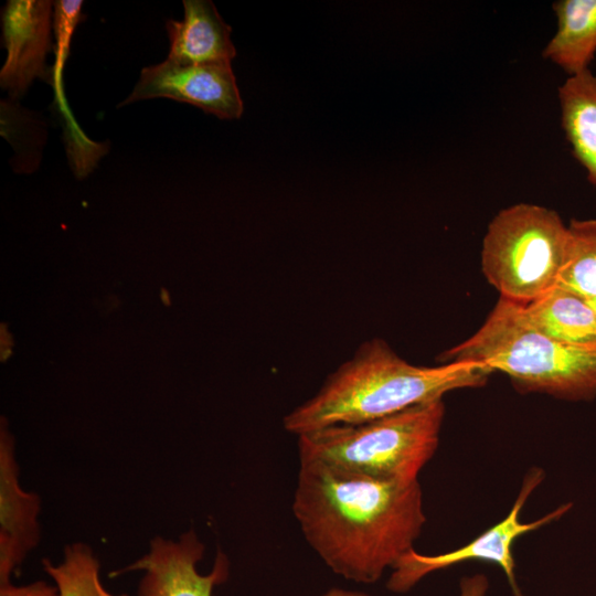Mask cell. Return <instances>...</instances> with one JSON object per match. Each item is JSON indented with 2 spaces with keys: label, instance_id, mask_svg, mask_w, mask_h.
<instances>
[{
  "label": "cell",
  "instance_id": "1",
  "mask_svg": "<svg viewBox=\"0 0 596 596\" xmlns=\"http://www.w3.org/2000/svg\"><path fill=\"white\" fill-rule=\"evenodd\" d=\"M292 513L322 562L360 584L377 582L426 523L419 481L401 483L299 462Z\"/></svg>",
  "mask_w": 596,
  "mask_h": 596
},
{
  "label": "cell",
  "instance_id": "2",
  "mask_svg": "<svg viewBox=\"0 0 596 596\" xmlns=\"http://www.w3.org/2000/svg\"><path fill=\"white\" fill-rule=\"evenodd\" d=\"M492 372L471 361L414 365L375 338L363 342L283 424L299 436L332 425L364 423L443 400L455 390L482 386Z\"/></svg>",
  "mask_w": 596,
  "mask_h": 596
},
{
  "label": "cell",
  "instance_id": "3",
  "mask_svg": "<svg viewBox=\"0 0 596 596\" xmlns=\"http://www.w3.org/2000/svg\"><path fill=\"white\" fill-rule=\"evenodd\" d=\"M445 362H480L524 392L579 401L596 395V348L566 344L535 330L520 305L499 298L482 326L443 354Z\"/></svg>",
  "mask_w": 596,
  "mask_h": 596
},
{
  "label": "cell",
  "instance_id": "4",
  "mask_svg": "<svg viewBox=\"0 0 596 596\" xmlns=\"http://www.w3.org/2000/svg\"><path fill=\"white\" fill-rule=\"evenodd\" d=\"M445 417L443 400L359 424L297 436L299 462L369 478L411 483L434 457Z\"/></svg>",
  "mask_w": 596,
  "mask_h": 596
},
{
  "label": "cell",
  "instance_id": "5",
  "mask_svg": "<svg viewBox=\"0 0 596 596\" xmlns=\"http://www.w3.org/2000/svg\"><path fill=\"white\" fill-rule=\"evenodd\" d=\"M568 245V224L549 207L517 203L489 223L481 269L501 298L528 305L557 285Z\"/></svg>",
  "mask_w": 596,
  "mask_h": 596
},
{
  "label": "cell",
  "instance_id": "6",
  "mask_svg": "<svg viewBox=\"0 0 596 596\" xmlns=\"http://www.w3.org/2000/svg\"><path fill=\"white\" fill-rule=\"evenodd\" d=\"M543 478L542 469H530L509 513L466 545L435 555L422 554L415 549L408 551L391 570L386 583L389 590L406 593L421 579L436 571L468 561H485L498 565L505 574L514 596H522L514 573L515 562L512 550L515 541L523 534L561 519L572 507V503H565L532 522H522L523 507Z\"/></svg>",
  "mask_w": 596,
  "mask_h": 596
},
{
  "label": "cell",
  "instance_id": "7",
  "mask_svg": "<svg viewBox=\"0 0 596 596\" xmlns=\"http://www.w3.org/2000/svg\"><path fill=\"white\" fill-rule=\"evenodd\" d=\"M205 546L190 529L177 540L155 536L141 557L114 571L109 576L142 572L137 596H212L230 576V561L220 549L207 574L198 571Z\"/></svg>",
  "mask_w": 596,
  "mask_h": 596
},
{
  "label": "cell",
  "instance_id": "8",
  "mask_svg": "<svg viewBox=\"0 0 596 596\" xmlns=\"http://www.w3.org/2000/svg\"><path fill=\"white\" fill-rule=\"evenodd\" d=\"M164 97L194 105L221 119H237L243 100L231 63L179 64L169 58L143 67L130 95L118 107Z\"/></svg>",
  "mask_w": 596,
  "mask_h": 596
},
{
  "label": "cell",
  "instance_id": "9",
  "mask_svg": "<svg viewBox=\"0 0 596 596\" xmlns=\"http://www.w3.org/2000/svg\"><path fill=\"white\" fill-rule=\"evenodd\" d=\"M54 2L9 0L2 9V42L7 58L0 71V86L10 98L22 97L35 78L49 82L46 55L52 42Z\"/></svg>",
  "mask_w": 596,
  "mask_h": 596
},
{
  "label": "cell",
  "instance_id": "10",
  "mask_svg": "<svg viewBox=\"0 0 596 596\" xmlns=\"http://www.w3.org/2000/svg\"><path fill=\"white\" fill-rule=\"evenodd\" d=\"M41 498L21 488L14 437L0 430V584L11 582L41 540Z\"/></svg>",
  "mask_w": 596,
  "mask_h": 596
},
{
  "label": "cell",
  "instance_id": "11",
  "mask_svg": "<svg viewBox=\"0 0 596 596\" xmlns=\"http://www.w3.org/2000/svg\"><path fill=\"white\" fill-rule=\"evenodd\" d=\"M184 18L168 20L169 60L179 64L231 63L236 50L231 26L210 0H184Z\"/></svg>",
  "mask_w": 596,
  "mask_h": 596
},
{
  "label": "cell",
  "instance_id": "12",
  "mask_svg": "<svg viewBox=\"0 0 596 596\" xmlns=\"http://www.w3.org/2000/svg\"><path fill=\"white\" fill-rule=\"evenodd\" d=\"M520 307L529 324L544 336L566 344L596 348V315L586 298L555 286Z\"/></svg>",
  "mask_w": 596,
  "mask_h": 596
},
{
  "label": "cell",
  "instance_id": "13",
  "mask_svg": "<svg viewBox=\"0 0 596 596\" xmlns=\"http://www.w3.org/2000/svg\"><path fill=\"white\" fill-rule=\"evenodd\" d=\"M552 7L557 28L543 57L567 76L590 70L596 55V0H560Z\"/></svg>",
  "mask_w": 596,
  "mask_h": 596
},
{
  "label": "cell",
  "instance_id": "14",
  "mask_svg": "<svg viewBox=\"0 0 596 596\" xmlns=\"http://www.w3.org/2000/svg\"><path fill=\"white\" fill-rule=\"evenodd\" d=\"M561 124L573 157L596 187V75L567 76L558 87Z\"/></svg>",
  "mask_w": 596,
  "mask_h": 596
},
{
  "label": "cell",
  "instance_id": "15",
  "mask_svg": "<svg viewBox=\"0 0 596 596\" xmlns=\"http://www.w3.org/2000/svg\"><path fill=\"white\" fill-rule=\"evenodd\" d=\"M42 566L56 586L58 596H129L113 594L105 588L99 576L100 563L86 543L65 545L58 564L44 558Z\"/></svg>",
  "mask_w": 596,
  "mask_h": 596
},
{
  "label": "cell",
  "instance_id": "16",
  "mask_svg": "<svg viewBox=\"0 0 596 596\" xmlns=\"http://www.w3.org/2000/svg\"><path fill=\"white\" fill-rule=\"evenodd\" d=\"M556 286L586 299L596 298V219L568 223L567 253Z\"/></svg>",
  "mask_w": 596,
  "mask_h": 596
},
{
  "label": "cell",
  "instance_id": "17",
  "mask_svg": "<svg viewBox=\"0 0 596 596\" xmlns=\"http://www.w3.org/2000/svg\"><path fill=\"white\" fill-rule=\"evenodd\" d=\"M84 2L81 0H58L54 1L53 30L55 34V63L50 70L49 82L55 89V98L58 110L62 113L68 128V136L75 145V151L87 149L92 141L78 129L73 120L65 96L63 94L62 75L64 65L70 53L71 39L83 15Z\"/></svg>",
  "mask_w": 596,
  "mask_h": 596
},
{
  "label": "cell",
  "instance_id": "18",
  "mask_svg": "<svg viewBox=\"0 0 596 596\" xmlns=\"http://www.w3.org/2000/svg\"><path fill=\"white\" fill-rule=\"evenodd\" d=\"M0 596H58V590L54 584L45 581L20 586L7 582L0 584Z\"/></svg>",
  "mask_w": 596,
  "mask_h": 596
},
{
  "label": "cell",
  "instance_id": "19",
  "mask_svg": "<svg viewBox=\"0 0 596 596\" xmlns=\"http://www.w3.org/2000/svg\"><path fill=\"white\" fill-rule=\"evenodd\" d=\"M489 581L483 574L466 576L460 581L458 596H487Z\"/></svg>",
  "mask_w": 596,
  "mask_h": 596
},
{
  "label": "cell",
  "instance_id": "20",
  "mask_svg": "<svg viewBox=\"0 0 596 596\" xmlns=\"http://www.w3.org/2000/svg\"><path fill=\"white\" fill-rule=\"evenodd\" d=\"M320 596H372V595L366 594L364 592H360V590L333 587V588L328 589Z\"/></svg>",
  "mask_w": 596,
  "mask_h": 596
},
{
  "label": "cell",
  "instance_id": "21",
  "mask_svg": "<svg viewBox=\"0 0 596 596\" xmlns=\"http://www.w3.org/2000/svg\"><path fill=\"white\" fill-rule=\"evenodd\" d=\"M160 296H161L162 302H163L166 306H170V304H171V301H170V295H169V292L167 291V289L161 288Z\"/></svg>",
  "mask_w": 596,
  "mask_h": 596
},
{
  "label": "cell",
  "instance_id": "22",
  "mask_svg": "<svg viewBox=\"0 0 596 596\" xmlns=\"http://www.w3.org/2000/svg\"><path fill=\"white\" fill-rule=\"evenodd\" d=\"M587 301L596 315V298L587 299Z\"/></svg>",
  "mask_w": 596,
  "mask_h": 596
}]
</instances>
